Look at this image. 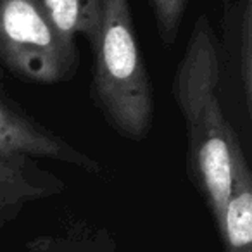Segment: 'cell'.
Returning a JSON list of instances; mask_svg holds the SVG:
<instances>
[{"label": "cell", "instance_id": "obj_9", "mask_svg": "<svg viewBox=\"0 0 252 252\" xmlns=\"http://www.w3.org/2000/svg\"><path fill=\"white\" fill-rule=\"evenodd\" d=\"M30 252H123L111 235L90 226H74L63 235L33 238Z\"/></svg>", "mask_w": 252, "mask_h": 252}, {"label": "cell", "instance_id": "obj_8", "mask_svg": "<svg viewBox=\"0 0 252 252\" xmlns=\"http://www.w3.org/2000/svg\"><path fill=\"white\" fill-rule=\"evenodd\" d=\"M56 32L71 45L81 35L94 45L100 25V0H38Z\"/></svg>", "mask_w": 252, "mask_h": 252}, {"label": "cell", "instance_id": "obj_10", "mask_svg": "<svg viewBox=\"0 0 252 252\" xmlns=\"http://www.w3.org/2000/svg\"><path fill=\"white\" fill-rule=\"evenodd\" d=\"M156 28L164 45H173L180 33L189 0H149Z\"/></svg>", "mask_w": 252, "mask_h": 252}, {"label": "cell", "instance_id": "obj_1", "mask_svg": "<svg viewBox=\"0 0 252 252\" xmlns=\"http://www.w3.org/2000/svg\"><path fill=\"white\" fill-rule=\"evenodd\" d=\"M221 59L218 38L206 14L195 21L173 76V97L187 133V171L204 197L216 226L231 190L228 123L218 97Z\"/></svg>", "mask_w": 252, "mask_h": 252}, {"label": "cell", "instance_id": "obj_6", "mask_svg": "<svg viewBox=\"0 0 252 252\" xmlns=\"http://www.w3.org/2000/svg\"><path fill=\"white\" fill-rule=\"evenodd\" d=\"M228 154L231 190L218 230L224 252H252V173L233 126L228 131Z\"/></svg>", "mask_w": 252, "mask_h": 252}, {"label": "cell", "instance_id": "obj_4", "mask_svg": "<svg viewBox=\"0 0 252 252\" xmlns=\"http://www.w3.org/2000/svg\"><path fill=\"white\" fill-rule=\"evenodd\" d=\"M0 149L32 158L54 159L74 166L90 175H100L102 164L69 145L66 140L40 125L35 118L26 114L19 105L0 94Z\"/></svg>", "mask_w": 252, "mask_h": 252}, {"label": "cell", "instance_id": "obj_3", "mask_svg": "<svg viewBox=\"0 0 252 252\" xmlns=\"http://www.w3.org/2000/svg\"><path fill=\"white\" fill-rule=\"evenodd\" d=\"M0 64L33 85H56L76 73L78 49L67 43L38 0H0Z\"/></svg>", "mask_w": 252, "mask_h": 252}, {"label": "cell", "instance_id": "obj_5", "mask_svg": "<svg viewBox=\"0 0 252 252\" xmlns=\"http://www.w3.org/2000/svg\"><path fill=\"white\" fill-rule=\"evenodd\" d=\"M64 189L63 180L36 164L35 158L0 149V231L28 204L54 197Z\"/></svg>", "mask_w": 252, "mask_h": 252}, {"label": "cell", "instance_id": "obj_2", "mask_svg": "<svg viewBox=\"0 0 252 252\" xmlns=\"http://www.w3.org/2000/svg\"><path fill=\"white\" fill-rule=\"evenodd\" d=\"M92 50L95 105L123 138L142 142L154 123L156 100L130 0H100V25Z\"/></svg>", "mask_w": 252, "mask_h": 252}, {"label": "cell", "instance_id": "obj_7", "mask_svg": "<svg viewBox=\"0 0 252 252\" xmlns=\"http://www.w3.org/2000/svg\"><path fill=\"white\" fill-rule=\"evenodd\" d=\"M224 43L245 111L252 107V0H224Z\"/></svg>", "mask_w": 252, "mask_h": 252}]
</instances>
